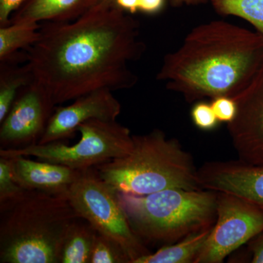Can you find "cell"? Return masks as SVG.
<instances>
[{
	"instance_id": "obj_16",
	"label": "cell",
	"mask_w": 263,
	"mask_h": 263,
	"mask_svg": "<svg viewBox=\"0 0 263 263\" xmlns=\"http://www.w3.org/2000/svg\"><path fill=\"white\" fill-rule=\"evenodd\" d=\"M212 228L188 235L172 245L163 246L135 263H195Z\"/></svg>"
},
{
	"instance_id": "obj_24",
	"label": "cell",
	"mask_w": 263,
	"mask_h": 263,
	"mask_svg": "<svg viewBox=\"0 0 263 263\" xmlns=\"http://www.w3.org/2000/svg\"><path fill=\"white\" fill-rule=\"evenodd\" d=\"M211 105L219 122L229 124L236 116L238 107L234 98L218 97L212 99Z\"/></svg>"
},
{
	"instance_id": "obj_18",
	"label": "cell",
	"mask_w": 263,
	"mask_h": 263,
	"mask_svg": "<svg viewBox=\"0 0 263 263\" xmlns=\"http://www.w3.org/2000/svg\"><path fill=\"white\" fill-rule=\"evenodd\" d=\"M17 62L1 63L0 66V123L8 114L20 90L33 81L27 64Z\"/></svg>"
},
{
	"instance_id": "obj_21",
	"label": "cell",
	"mask_w": 263,
	"mask_h": 263,
	"mask_svg": "<svg viewBox=\"0 0 263 263\" xmlns=\"http://www.w3.org/2000/svg\"><path fill=\"white\" fill-rule=\"evenodd\" d=\"M24 190L13 177L9 160L0 157V202L18 197Z\"/></svg>"
},
{
	"instance_id": "obj_15",
	"label": "cell",
	"mask_w": 263,
	"mask_h": 263,
	"mask_svg": "<svg viewBox=\"0 0 263 263\" xmlns=\"http://www.w3.org/2000/svg\"><path fill=\"white\" fill-rule=\"evenodd\" d=\"M98 231L86 219L78 218L66 233L60 263H90Z\"/></svg>"
},
{
	"instance_id": "obj_6",
	"label": "cell",
	"mask_w": 263,
	"mask_h": 263,
	"mask_svg": "<svg viewBox=\"0 0 263 263\" xmlns=\"http://www.w3.org/2000/svg\"><path fill=\"white\" fill-rule=\"evenodd\" d=\"M78 132L81 133L80 141L72 146L63 141L37 143L18 149H0V157H34L84 171L124 157L133 148L130 130L117 121L92 119L81 124Z\"/></svg>"
},
{
	"instance_id": "obj_25",
	"label": "cell",
	"mask_w": 263,
	"mask_h": 263,
	"mask_svg": "<svg viewBox=\"0 0 263 263\" xmlns=\"http://www.w3.org/2000/svg\"><path fill=\"white\" fill-rule=\"evenodd\" d=\"M24 0H0V27L8 25L13 13Z\"/></svg>"
},
{
	"instance_id": "obj_23",
	"label": "cell",
	"mask_w": 263,
	"mask_h": 263,
	"mask_svg": "<svg viewBox=\"0 0 263 263\" xmlns=\"http://www.w3.org/2000/svg\"><path fill=\"white\" fill-rule=\"evenodd\" d=\"M114 4L119 9L126 13L136 12L156 14L163 9L166 0H113Z\"/></svg>"
},
{
	"instance_id": "obj_22",
	"label": "cell",
	"mask_w": 263,
	"mask_h": 263,
	"mask_svg": "<svg viewBox=\"0 0 263 263\" xmlns=\"http://www.w3.org/2000/svg\"><path fill=\"white\" fill-rule=\"evenodd\" d=\"M192 120L197 128L204 131L215 129L219 124L211 103L198 101L191 110Z\"/></svg>"
},
{
	"instance_id": "obj_7",
	"label": "cell",
	"mask_w": 263,
	"mask_h": 263,
	"mask_svg": "<svg viewBox=\"0 0 263 263\" xmlns=\"http://www.w3.org/2000/svg\"><path fill=\"white\" fill-rule=\"evenodd\" d=\"M67 197L79 216L124 249L130 263L152 253L132 229L119 193L100 177L95 167L82 171Z\"/></svg>"
},
{
	"instance_id": "obj_13",
	"label": "cell",
	"mask_w": 263,
	"mask_h": 263,
	"mask_svg": "<svg viewBox=\"0 0 263 263\" xmlns=\"http://www.w3.org/2000/svg\"><path fill=\"white\" fill-rule=\"evenodd\" d=\"M6 158V157H5ZM15 181L24 190L67 196L82 171L24 156L8 157Z\"/></svg>"
},
{
	"instance_id": "obj_26",
	"label": "cell",
	"mask_w": 263,
	"mask_h": 263,
	"mask_svg": "<svg viewBox=\"0 0 263 263\" xmlns=\"http://www.w3.org/2000/svg\"><path fill=\"white\" fill-rule=\"evenodd\" d=\"M252 263H263V231L249 242Z\"/></svg>"
},
{
	"instance_id": "obj_9",
	"label": "cell",
	"mask_w": 263,
	"mask_h": 263,
	"mask_svg": "<svg viewBox=\"0 0 263 263\" xmlns=\"http://www.w3.org/2000/svg\"><path fill=\"white\" fill-rule=\"evenodd\" d=\"M57 105L42 86L33 80L20 90L0 124V149L37 144Z\"/></svg>"
},
{
	"instance_id": "obj_4",
	"label": "cell",
	"mask_w": 263,
	"mask_h": 263,
	"mask_svg": "<svg viewBox=\"0 0 263 263\" xmlns=\"http://www.w3.org/2000/svg\"><path fill=\"white\" fill-rule=\"evenodd\" d=\"M119 193L143 196L167 189L200 190L193 157L161 129L133 136L127 155L95 167Z\"/></svg>"
},
{
	"instance_id": "obj_2",
	"label": "cell",
	"mask_w": 263,
	"mask_h": 263,
	"mask_svg": "<svg viewBox=\"0 0 263 263\" xmlns=\"http://www.w3.org/2000/svg\"><path fill=\"white\" fill-rule=\"evenodd\" d=\"M263 67V34L216 20L192 29L156 76L188 103L235 98Z\"/></svg>"
},
{
	"instance_id": "obj_3",
	"label": "cell",
	"mask_w": 263,
	"mask_h": 263,
	"mask_svg": "<svg viewBox=\"0 0 263 263\" xmlns=\"http://www.w3.org/2000/svg\"><path fill=\"white\" fill-rule=\"evenodd\" d=\"M79 217L63 195L25 190L0 202V262L60 263L67 230Z\"/></svg>"
},
{
	"instance_id": "obj_11",
	"label": "cell",
	"mask_w": 263,
	"mask_h": 263,
	"mask_svg": "<svg viewBox=\"0 0 263 263\" xmlns=\"http://www.w3.org/2000/svg\"><path fill=\"white\" fill-rule=\"evenodd\" d=\"M114 91L100 89L83 95L67 106L55 108L38 144L64 141L72 138L81 124L92 119L116 121L122 105Z\"/></svg>"
},
{
	"instance_id": "obj_1",
	"label": "cell",
	"mask_w": 263,
	"mask_h": 263,
	"mask_svg": "<svg viewBox=\"0 0 263 263\" xmlns=\"http://www.w3.org/2000/svg\"><path fill=\"white\" fill-rule=\"evenodd\" d=\"M140 31L113 0H100L75 20L41 24L26 64L56 105L97 90L132 89L138 77L129 64L146 48Z\"/></svg>"
},
{
	"instance_id": "obj_19",
	"label": "cell",
	"mask_w": 263,
	"mask_h": 263,
	"mask_svg": "<svg viewBox=\"0 0 263 263\" xmlns=\"http://www.w3.org/2000/svg\"><path fill=\"white\" fill-rule=\"evenodd\" d=\"M218 14L234 15L247 21L263 34V0H211Z\"/></svg>"
},
{
	"instance_id": "obj_10",
	"label": "cell",
	"mask_w": 263,
	"mask_h": 263,
	"mask_svg": "<svg viewBox=\"0 0 263 263\" xmlns=\"http://www.w3.org/2000/svg\"><path fill=\"white\" fill-rule=\"evenodd\" d=\"M234 99L238 110L228 124L232 144L238 160L263 165V67Z\"/></svg>"
},
{
	"instance_id": "obj_17",
	"label": "cell",
	"mask_w": 263,
	"mask_h": 263,
	"mask_svg": "<svg viewBox=\"0 0 263 263\" xmlns=\"http://www.w3.org/2000/svg\"><path fill=\"white\" fill-rule=\"evenodd\" d=\"M41 24L14 23L0 27V62H17L21 50H27L37 42Z\"/></svg>"
},
{
	"instance_id": "obj_27",
	"label": "cell",
	"mask_w": 263,
	"mask_h": 263,
	"mask_svg": "<svg viewBox=\"0 0 263 263\" xmlns=\"http://www.w3.org/2000/svg\"><path fill=\"white\" fill-rule=\"evenodd\" d=\"M211 0H171V5L174 7L190 6L204 4Z\"/></svg>"
},
{
	"instance_id": "obj_20",
	"label": "cell",
	"mask_w": 263,
	"mask_h": 263,
	"mask_svg": "<svg viewBox=\"0 0 263 263\" xmlns=\"http://www.w3.org/2000/svg\"><path fill=\"white\" fill-rule=\"evenodd\" d=\"M90 263H130V259L117 243L98 233Z\"/></svg>"
},
{
	"instance_id": "obj_14",
	"label": "cell",
	"mask_w": 263,
	"mask_h": 263,
	"mask_svg": "<svg viewBox=\"0 0 263 263\" xmlns=\"http://www.w3.org/2000/svg\"><path fill=\"white\" fill-rule=\"evenodd\" d=\"M100 1L24 0L12 15L10 24L71 22L84 15Z\"/></svg>"
},
{
	"instance_id": "obj_12",
	"label": "cell",
	"mask_w": 263,
	"mask_h": 263,
	"mask_svg": "<svg viewBox=\"0 0 263 263\" xmlns=\"http://www.w3.org/2000/svg\"><path fill=\"white\" fill-rule=\"evenodd\" d=\"M200 187L231 194L263 209V165L243 161H212L197 169Z\"/></svg>"
},
{
	"instance_id": "obj_8",
	"label": "cell",
	"mask_w": 263,
	"mask_h": 263,
	"mask_svg": "<svg viewBox=\"0 0 263 263\" xmlns=\"http://www.w3.org/2000/svg\"><path fill=\"white\" fill-rule=\"evenodd\" d=\"M262 231V209L239 197L217 192L215 223L195 263H221Z\"/></svg>"
},
{
	"instance_id": "obj_5",
	"label": "cell",
	"mask_w": 263,
	"mask_h": 263,
	"mask_svg": "<svg viewBox=\"0 0 263 263\" xmlns=\"http://www.w3.org/2000/svg\"><path fill=\"white\" fill-rule=\"evenodd\" d=\"M119 197L132 229L146 246L172 245L210 229L216 219L217 192L212 190L167 189Z\"/></svg>"
}]
</instances>
